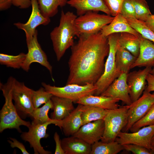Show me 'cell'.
I'll list each match as a JSON object with an SVG mask.
<instances>
[{
    "instance_id": "8fae6325",
    "label": "cell",
    "mask_w": 154,
    "mask_h": 154,
    "mask_svg": "<svg viewBox=\"0 0 154 154\" xmlns=\"http://www.w3.org/2000/svg\"><path fill=\"white\" fill-rule=\"evenodd\" d=\"M37 35L38 31L36 30L32 39L26 42L28 51L21 68L28 72L31 64L33 62H37L45 67L52 75V66L38 41Z\"/></svg>"
},
{
    "instance_id": "ee69618b",
    "label": "cell",
    "mask_w": 154,
    "mask_h": 154,
    "mask_svg": "<svg viewBox=\"0 0 154 154\" xmlns=\"http://www.w3.org/2000/svg\"><path fill=\"white\" fill-rule=\"evenodd\" d=\"M151 145L152 148L154 147V135L151 141Z\"/></svg>"
},
{
    "instance_id": "83f0119b",
    "label": "cell",
    "mask_w": 154,
    "mask_h": 154,
    "mask_svg": "<svg viewBox=\"0 0 154 154\" xmlns=\"http://www.w3.org/2000/svg\"><path fill=\"white\" fill-rule=\"evenodd\" d=\"M68 0H37L41 13L44 17L50 18L58 12L59 7H62Z\"/></svg>"
},
{
    "instance_id": "9c48e42d",
    "label": "cell",
    "mask_w": 154,
    "mask_h": 154,
    "mask_svg": "<svg viewBox=\"0 0 154 154\" xmlns=\"http://www.w3.org/2000/svg\"><path fill=\"white\" fill-rule=\"evenodd\" d=\"M154 104V92L151 93L145 89L141 96L131 104L127 106L128 108L127 122L122 129L123 132H128L136 122L146 115Z\"/></svg>"
},
{
    "instance_id": "f6af8a7d",
    "label": "cell",
    "mask_w": 154,
    "mask_h": 154,
    "mask_svg": "<svg viewBox=\"0 0 154 154\" xmlns=\"http://www.w3.org/2000/svg\"><path fill=\"white\" fill-rule=\"evenodd\" d=\"M152 67L153 68H151L150 73L154 75V65Z\"/></svg>"
},
{
    "instance_id": "5b68a950",
    "label": "cell",
    "mask_w": 154,
    "mask_h": 154,
    "mask_svg": "<svg viewBox=\"0 0 154 154\" xmlns=\"http://www.w3.org/2000/svg\"><path fill=\"white\" fill-rule=\"evenodd\" d=\"M127 106L117 109L108 110L103 119L104 130L100 141L105 142L115 141L119 133L126 126L127 122Z\"/></svg>"
},
{
    "instance_id": "8992f818",
    "label": "cell",
    "mask_w": 154,
    "mask_h": 154,
    "mask_svg": "<svg viewBox=\"0 0 154 154\" xmlns=\"http://www.w3.org/2000/svg\"><path fill=\"white\" fill-rule=\"evenodd\" d=\"M98 12L89 11L76 18L75 25L78 37L81 35L92 34L99 32L114 18L111 15L100 14Z\"/></svg>"
},
{
    "instance_id": "4316f807",
    "label": "cell",
    "mask_w": 154,
    "mask_h": 154,
    "mask_svg": "<svg viewBox=\"0 0 154 154\" xmlns=\"http://www.w3.org/2000/svg\"><path fill=\"white\" fill-rule=\"evenodd\" d=\"M123 150V145L116 141L108 142L100 141L92 145L90 154H117Z\"/></svg>"
},
{
    "instance_id": "8d00e7d4",
    "label": "cell",
    "mask_w": 154,
    "mask_h": 154,
    "mask_svg": "<svg viewBox=\"0 0 154 154\" xmlns=\"http://www.w3.org/2000/svg\"><path fill=\"white\" fill-rule=\"evenodd\" d=\"M124 149L134 154H151L150 151L143 147L133 144L123 145Z\"/></svg>"
},
{
    "instance_id": "7a4b0ae2",
    "label": "cell",
    "mask_w": 154,
    "mask_h": 154,
    "mask_svg": "<svg viewBox=\"0 0 154 154\" xmlns=\"http://www.w3.org/2000/svg\"><path fill=\"white\" fill-rule=\"evenodd\" d=\"M77 17L73 13L61 11L59 25L50 33L53 48L58 61L60 60L66 50L74 43V37L78 36L75 25Z\"/></svg>"
},
{
    "instance_id": "b9f144b4",
    "label": "cell",
    "mask_w": 154,
    "mask_h": 154,
    "mask_svg": "<svg viewBox=\"0 0 154 154\" xmlns=\"http://www.w3.org/2000/svg\"><path fill=\"white\" fill-rule=\"evenodd\" d=\"M13 0H0V10L3 11L9 8L12 4Z\"/></svg>"
},
{
    "instance_id": "f1b7e54d",
    "label": "cell",
    "mask_w": 154,
    "mask_h": 154,
    "mask_svg": "<svg viewBox=\"0 0 154 154\" xmlns=\"http://www.w3.org/2000/svg\"><path fill=\"white\" fill-rule=\"evenodd\" d=\"M53 104L50 99L42 107L34 109L29 116L33 119V121L42 124L53 120L50 118L48 113L50 109H52Z\"/></svg>"
},
{
    "instance_id": "d6a6232c",
    "label": "cell",
    "mask_w": 154,
    "mask_h": 154,
    "mask_svg": "<svg viewBox=\"0 0 154 154\" xmlns=\"http://www.w3.org/2000/svg\"><path fill=\"white\" fill-rule=\"evenodd\" d=\"M53 96L43 87L37 90H32V99L34 108H38L42 104L47 103L51 99Z\"/></svg>"
},
{
    "instance_id": "f35d334b",
    "label": "cell",
    "mask_w": 154,
    "mask_h": 154,
    "mask_svg": "<svg viewBox=\"0 0 154 154\" xmlns=\"http://www.w3.org/2000/svg\"><path fill=\"white\" fill-rule=\"evenodd\" d=\"M54 139L56 144L54 154H65L62 146L61 140L60 139V136L57 132H55L54 133Z\"/></svg>"
},
{
    "instance_id": "2e32d148",
    "label": "cell",
    "mask_w": 154,
    "mask_h": 154,
    "mask_svg": "<svg viewBox=\"0 0 154 154\" xmlns=\"http://www.w3.org/2000/svg\"><path fill=\"white\" fill-rule=\"evenodd\" d=\"M104 130V120L100 119L82 125L73 135L92 145L101 140Z\"/></svg>"
},
{
    "instance_id": "9a60e30c",
    "label": "cell",
    "mask_w": 154,
    "mask_h": 154,
    "mask_svg": "<svg viewBox=\"0 0 154 154\" xmlns=\"http://www.w3.org/2000/svg\"><path fill=\"white\" fill-rule=\"evenodd\" d=\"M151 68L145 67L142 70L134 71L127 74V81L130 88V96L132 102L137 100L145 89L147 84V77Z\"/></svg>"
},
{
    "instance_id": "5bb4252c",
    "label": "cell",
    "mask_w": 154,
    "mask_h": 154,
    "mask_svg": "<svg viewBox=\"0 0 154 154\" xmlns=\"http://www.w3.org/2000/svg\"><path fill=\"white\" fill-rule=\"evenodd\" d=\"M127 74L121 73L100 95L121 100L126 105L131 104L130 89L127 81Z\"/></svg>"
},
{
    "instance_id": "1f68e13d",
    "label": "cell",
    "mask_w": 154,
    "mask_h": 154,
    "mask_svg": "<svg viewBox=\"0 0 154 154\" xmlns=\"http://www.w3.org/2000/svg\"><path fill=\"white\" fill-rule=\"evenodd\" d=\"M133 5L135 13L136 18L145 21L151 14L145 0H130Z\"/></svg>"
},
{
    "instance_id": "4dcf8cb0",
    "label": "cell",
    "mask_w": 154,
    "mask_h": 154,
    "mask_svg": "<svg viewBox=\"0 0 154 154\" xmlns=\"http://www.w3.org/2000/svg\"><path fill=\"white\" fill-rule=\"evenodd\" d=\"M26 54L21 52L16 55L0 54V64L14 69L21 68Z\"/></svg>"
},
{
    "instance_id": "ba28073f",
    "label": "cell",
    "mask_w": 154,
    "mask_h": 154,
    "mask_svg": "<svg viewBox=\"0 0 154 154\" xmlns=\"http://www.w3.org/2000/svg\"><path fill=\"white\" fill-rule=\"evenodd\" d=\"M54 124L61 127V120L53 119L46 123L40 124L32 121L28 127V131L22 133L21 139L25 142H28L31 148L33 149L35 154H50L52 153L45 150L41 145L40 141L42 138H46L49 136L46 130L49 125Z\"/></svg>"
},
{
    "instance_id": "7402d4cb",
    "label": "cell",
    "mask_w": 154,
    "mask_h": 154,
    "mask_svg": "<svg viewBox=\"0 0 154 154\" xmlns=\"http://www.w3.org/2000/svg\"><path fill=\"white\" fill-rule=\"evenodd\" d=\"M118 100L101 95H89L83 97L76 103L99 107L106 110L118 108Z\"/></svg>"
},
{
    "instance_id": "52a82bcc",
    "label": "cell",
    "mask_w": 154,
    "mask_h": 154,
    "mask_svg": "<svg viewBox=\"0 0 154 154\" xmlns=\"http://www.w3.org/2000/svg\"><path fill=\"white\" fill-rule=\"evenodd\" d=\"M41 84L47 92L53 95L69 99L75 103L83 97L94 95L96 90L93 84L84 85L70 84L61 87L52 86L43 82Z\"/></svg>"
},
{
    "instance_id": "74e56055",
    "label": "cell",
    "mask_w": 154,
    "mask_h": 154,
    "mask_svg": "<svg viewBox=\"0 0 154 154\" xmlns=\"http://www.w3.org/2000/svg\"><path fill=\"white\" fill-rule=\"evenodd\" d=\"M10 140H8V142L10 144V146L12 148H17L19 149L23 154H29L27 151L24 145L21 142L18 141L16 139L10 137Z\"/></svg>"
},
{
    "instance_id": "4fadbf2b",
    "label": "cell",
    "mask_w": 154,
    "mask_h": 154,
    "mask_svg": "<svg viewBox=\"0 0 154 154\" xmlns=\"http://www.w3.org/2000/svg\"><path fill=\"white\" fill-rule=\"evenodd\" d=\"M31 1L32 11L28 21L25 23L19 22L14 24L18 29L25 32L26 42L32 39L37 27L41 25H47L50 22V18L44 17L41 13L37 0Z\"/></svg>"
},
{
    "instance_id": "cb8c5ba5",
    "label": "cell",
    "mask_w": 154,
    "mask_h": 154,
    "mask_svg": "<svg viewBox=\"0 0 154 154\" xmlns=\"http://www.w3.org/2000/svg\"><path fill=\"white\" fill-rule=\"evenodd\" d=\"M137 58L127 50L119 45L115 58L117 70L121 73L128 74Z\"/></svg>"
},
{
    "instance_id": "e0dca14e",
    "label": "cell",
    "mask_w": 154,
    "mask_h": 154,
    "mask_svg": "<svg viewBox=\"0 0 154 154\" xmlns=\"http://www.w3.org/2000/svg\"><path fill=\"white\" fill-rule=\"evenodd\" d=\"M139 55L133 64L131 69L136 67L152 68L154 65V43L143 37H139Z\"/></svg>"
},
{
    "instance_id": "f546056e",
    "label": "cell",
    "mask_w": 154,
    "mask_h": 154,
    "mask_svg": "<svg viewBox=\"0 0 154 154\" xmlns=\"http://www.w3.org/2000/svg\"><path fill=\"white\" fill-rule=\"evenodd\" d=\"M131 26L135 29L144 38L154 43V32L146 25L145 22L136 18H125Z\"/></svg>"
},
{
    "instance_id": "7c38bea8",
    "label": "cell",
    "mask_w": 154,
    "mask_h": 154,
    "mask_svg": "<svg viewBox=\"0 0 154 154\" xmlns=\"http://www.w3.org/2000/svg\"><path fill=\"white\" fill-rule=\"evenodd\" d=\"M154 135V124L145 126L133 132H121L116 141L122 145L127 144L137 145L149 150L152 149L151 141Z\"/></svg>"
},
{
    "instance_id": "44dd1931",
    "label": "cell",
    "mask_w": 154,
    "mask_h": 154,
    "mask_svg": "<svg viewBox=\"0 0 154 154\" xmlns=\"http://www.w3.org/2000/svg\"><path fill=\"white\" fill-rule=\"evenodd\" d=\"M51 100L53 104V112L51 118L61 121L68 116L74 109L73 102L66 98L53 96Z\"/></svg>"
},
{
    "instance_id": "6da1fadb",
    "label": "cell",
    "mask_w": 154,
    "mask_h": 154,
    "mask_svg": "<svg viewBox=\"0 0 154 154\" xmlns=\"http://www.w3.org/2000/svg\"><path fill=\"white\" fill-rule=\"evenodd\" d=\"M78 37L77 42L71 47L66 84H94L104 72L105 59L109 50L108 37L100 31Z\"/></svg>"
},
{
    "instance_id": "7bdbcfd3",
    "label": "cell",
    "mask_w": 154,
    "mask_h": 154,
    "mask_svg": "<svg viewBox=\"0 0 154 154\" xmlns=\"http://www.w3.org/2000/svg\"><path fill=\"white\" fill-rule=\"evenodd\" d=\"M144 22L149 28L154 32V15L151 14Z\"/></svg>"
},
{
    "instance_id": "60d3db41",
    "label": "cell",
    "mask_w": 154,
    "mask_h": 154,
    "mask_svg": "<svg viewBox=\"0 0 154 154\" xmlns=\"http://www.w3.org/2000/svg\"><path fill=\"white\" fill-rule=\"evenodd\" d=\"M146 81L147 85L145 89L150 92L154 91V75L149 73L147 76Z\"/></svg>"
},
{
    "instance_id": "603a6c76",
    "label": "cell",
    "mask_w": 154,
    "mask_h": 154,
    "mask_svg": "<svg viewBox=\"0 0 154 154\" xmlns=\"http://www.w3.org/2000/svg\"><path fill=\"white\" fill-rule=\"evenodd\" d=\"M80 104L61 120L60 129L67 137L73 135L82 125Z\"/></svg>"
},
{
    "instance_id": "836d02e7",
    "label": "cell",
    "mask_w": 154,
    "mask_h": 154,
    "mask_svg": "<svg viewBox=\"0 0 154 154\" xmlns=\"http://www.w3.org/2000/svg\"><path fill=\"white\" fill-rule=\"evenodd\" d=\"M154 124V104L146 115L136 122L131 127V132L136 131L145 126Z\"/></svg>"
},
{
    "instance_id": "ffe728a7",
    "label": "cell",
    "mask_w": 154,
    "mask_h": 154,
    "mask_svg": "<svg viewBox=\"0 0 154 154\" xmlns=\"http://www.w3.org/2000/svg\"><path fill=\"white\" fill-rule=\"evenodd\" d=\"M61 145L65 154H90V145L82 139L73 135L61 140Z\"/></svg>"
},
{
    "instance_id": "484cf974",
    "label": "cell",
    "mask_w": 154,
    "mask_h": 154,
    "mask_svg": "<svg viewBox=\"0 0 154 154\" xmlns=\"http://www.w3.org/2000/svg\"><path fill=\"white\" fill-rule=\"evenodd\" d=\"M139 37L129 33H120L119 40V45L137 58L139 52Z\"/></svg>"
},
{
    "instance_id": "30bf717a",
    "label": "cell",
    "mask_w": 154,
    "mask_h": 154,
    "mask_svg": "<svg viewBox=\"0 0 154 154\" xmlns=\"http://www.w3.org/2000/svg\"><path fill=\"white\" fill-rule=\"evenodd\" d=\"M32 90L23 82L15 80L12 89V99L21 117L29 116L35 109L32 102Z\"/></svg>"
},
{
    "instance_id": "d6986e66",
    "label": "cell",
    "mask_w": 154,
    "mask_h": 154,
    "mask_svg": "<svg viewBox=\"0 0 154 154\" xmlns=\"http://www.w3.org/2000/svg\"><path fill=\"white\" fill-rule=\"evenodd\" d=\"M104 36L107 37L114 33L127 32L139 37L141 36L129 24L126 19L119 13L114 17L112 21L104 27L100 31Z\"/></svg>"
},
{
    "instance_id": "bcb514c9",
    "label": "cell",
    "mask_w": 154,
    "mask_h": 154,
    "mask_svg": "<svg viewBox=\"0 0 154 154\" xmlns=\"http://www.w3.org/2000/svg\"><path fill=\"white\" fill-rule=\"evenodd\" d=\"M150 152L151 154H154V147L150 150Z\"/></svg>"
},
{
    "instance_id": "ac0fdd59",
    "label": "cell",
    "mask_w": 154,
    "mask_h": 154,
    "mask_svg": "<svg viewBox=\"0 0 154 154\" xmlns=\"http://www.w3.org/2000/svg\"><path fill=\"white\" fill-rule=\"evenodd\" d=\"M67 4L75 9L78 16L89 11H100L111 15L103 0H69Z\"/></svg>"
},
{
    "instance_id": "e575fe53",
    "label": "cell",
    "mask_w": 154,
    "mask_h": 154,
    "mask_svg": "<svg viewBox=\"0 0 154 154\" xmlns=\"http://www.w3.org/2000/svg\"><path fill=\"white\" fill-rule=\"evenodd\" d=\"M109 9L111 15L114 17L120 13L122 5L125 0H103Z\"/></svg>"
},
{
    "instance_id": "277c9868",
    "label": "cell",
    "mask_w": 154,
    "mask_h": 154,
    "mask_svg": "<svg viewBox=\"0 0 154 154\" xmlns=\"http://www.w3.org/2000/svg\"><path fill=\"white\" fill-rule=\"evenodd\" d=\"M120 33L111 34L108 37L109 50L105 62L104 72L94 84L96 88L94 95L100 96L121 74L117 70L116 64V55L119 46Z\"/></svg>"
},
{
    "instance_id": "d4e9b609",
    "label": "cell",
    "mask_w": 154,
    "mask_h": 154,
    "mask_svg": "<svg viewBox=\"0 0 154 154\" xmlns=\"http://www.w3.org/2000/svg\"><path fill=\"white\" fill-rule=\"evenodd\" d=\"M80 105L82 125L97 120H103L108 110L89 105Z\"/></svg>"
},
{
    "instance_id": "3957f363",
    "label": "cell",
    "mask_w": 154,
    "mask_h": 154,
    "mask_svg": "<svg viewBox=\"0 0 154 154\" xmlns=\"http://www.w3.org/2000/svg\"><path fill=\"white\" fill-rule=\"evenodd\" d=\"M15 79L10 76L6 83H0V89L5 99V103L0 112V133L7 129H16L20 133L21 126L28 128L31 123L22 119L13 102L12 89Z\"/></svg>"
},
{
    "instance_id": "ab89813d",
    "label": "cell",
    "mask_w": 154,
    "mask_h": 154,
    "mask_svg": "<svg viewBox=\"0 0 154 154\" xmlns=\"http://www.w3.org/2000/svg\"><path fill=\"white\" fill-rule=\"evenodd\" d=\"M12 4L21 9H26L31 6V0H13Z\"/></svg>"
},
{
    "instance_id": "d590c367",
    "label": "cell",
    "mask_w": 154,
    "mask_h": 154,
    "mask_svg": "<svg viewBox=\"0 0 154 154\" xmlns=\"http://www.w3.org/2000/svg\"><path fill=\"white\" fill-rule=\"evenodd\" d=\"M120 13L125 18H136L135 9L130 0H125L122 4Z\"/></svg>"
}]
</instances>
